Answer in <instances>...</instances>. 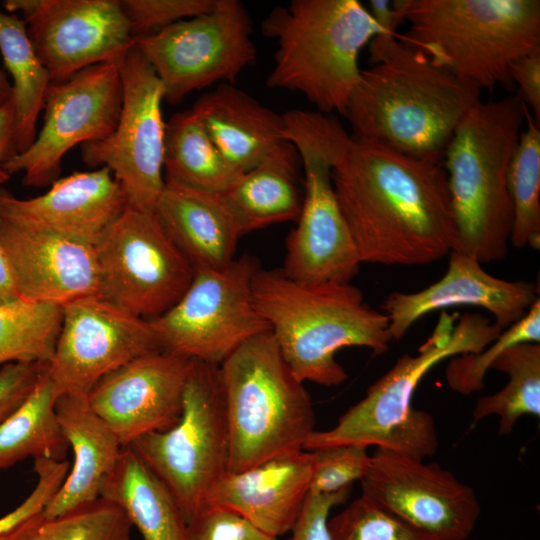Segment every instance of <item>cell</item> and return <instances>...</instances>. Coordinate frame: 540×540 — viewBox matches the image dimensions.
<instances>
[{
  "instance_id": "32",
  "label": "cell",
  "mask_w": 540,
  "mask_h": 540,
  "mask_svg": "<svg viewBox=\"0 0 540 540\" xmlns=\"http://www.w3.org/2000/svg\"><path fill=\"white\" fill-rule=\"evenodd\" d=\"M509 377L506 386L481 397L473 410V424L499 417V435L510 434L524 415L540 416V343L524 342L506 349L492 367Z\"/></svg>"
},
{
  "instance_id": "10",
  "label": "cell",
  "mask_w": 540,
  "mask_h": 540,
  "mask_svg": "<svg viewBox=\"0 0 540 540\" xmlns=\"http://www.w3.org/2000/svg\"><path fill=\"white\" fill-rule=\"evenodd\" d=\"M130 447L161 481L187 524L228 472L229 432L219 365L193 360L177 423Z\"/></svg>"
},
{
  "instance_id": "38",
  "label": "cell",
  "mask_w": 540,
  "mask_h": 540,
  "mask_svg": "<svg viewBox=\"0 0 540 540\" xmlns=\"http://www.w3.org/2000/svg\"><path fill=\"white\" fill-rule=\"evenodd\" d=\"M312 476L310 491L319 494L335 493L351 488L366 474L371 455L367 447L345 444L310 451Z\"/></svg>"
},
{
  "instance_id": "13",
  "label": "cell",
  "mask_w": 540,
  "mask_h": 540,
  "mask_svg": "<svg viewBox=\"0 0 540 540\" xmlns=\"http://www.w3.org/2000/svg\"><path fill=\"white\" fill-rule=\"evenodd\" d=\"M100 295L146 320L176 304L195 270L154 212L126 207L96 245Z\"/></svg>"
},
{
  "instance_id": "1",
  "label": "cell",
  "mask_w": 540,
  "mask_h": 540,
  "mask_svg": "<svg viewBox=\"0 0 540 540\" xmlns=\"http://www.w3.org/2000/svg\"><path fill=\"white\" fill-rule=\"evenodd\" d=\"M332 183L361 263L425 265L454 249L443 159L406 156L351 135Z\"/></svg>"
},
{
  "instance_id": "22",
  "label": "cell",
  "mask_w": 540,
  "mask_h": 540,
  "mask_svg": "<svg viewBox=\"0 0 540 540\" xmlns=\"http://www.w3.org/2000/svg\"><path fill=\"white\" fill-rule=\"evenodd\" d=\"M127 207L111 171L74 172L44 194L19 199L0 190V218L95 246Z\"/></svg>"
},
{
  "instance_id": "28",
  "label": "cell",
  "mask_w": 540,
  "mask_h": 540,
  "mask_svg": "<svg viewBox=\"0 0 540 540\" xmlns=\"http://www.w3.org/2000/svg\"><path fill=\"white\" fill-rule=\"evenodd\" d=\"M100 498L117 505L143 540H188V524L171 494L128 446Z\"/></svg>"
},
{
  "instance_id": "20",
  "label": "cell",
  "mask_w": 540,
  "mask_h": 540,
  "mask_svg": "<svg viewBox=\"0 0 540 540\" xmlns=\"http://www.w3.org/2000/svg\"><path fill=\"white\" fill-rule=\"evenodd\" d=\"M440 280L413 293L392 292L381 311L389 321L392 340L401 339L428 313L453 306H475L489 311L502 330L521 320L539 299L538 285L508 281L486 272L471 255L451 251Z\"/></svg>"
},
{
  "instance_id": "42",
  "label": "cell",
  "mask_w": 540,
  "mask_h": 540,
  "mask_svg": "<svg viewBox=\"0 0 540 540\" xmlns=\"http://www.w3.org/2000/svg\"><path fill=\"white\" fill-rule=\"evenodd\" d=\"M350 491L351 488L329 494L309 492L289 540H331L329 514L348 499Z\"/></svg>"
},
{
  "instance_id": "34",
  "label": "cell",
  "mask_w": 540,
  "mask_h": 540,
  "mask_svg": "<svg viewBox=\"0 0 540 540\" xmlns=\"http://www.w3.org/2000/svg\"><path fill=\"white\" fill-rule=\"evenodd\" d=\"M527 126L520 134L507 171L513 205L510 243L516 248H540V123L525 113Z\"/></svg>"
},
{
  "instance_id": "45",
  "label": "cell",
  "mask_w": 540,
  "mask_h": 540,
  "mask_svg": "<svg viewBox=\"0 0 540 540\" xmlns=\"http://www.w3.org/2000/svg\"><path fill=\"white\" fill-rule=\"evenodd\" d=\"M511 83H516L522 101L528 104L540 123V49L516 59L509 67Z\"/></svg>"
},
{
  "instance_id": "40",
  "label": "cell",
  "mask_w": 540,
  "mask_h": 540,
  "mask_svg": "<svg viewBox=\"0 0 540 540\" xmlns=\"http://www.w3.org/2000/svg\"><path fill=\"white\" fill-rule=\"evenodd\" d=\"M188 540H279L240 514L207 505L188 523Z\"/></svg>"
},
{
  "instance_id": "5",
  "label": "cell",
  "mask_w": 540,
  "mask_h": 540,
  "mask_svg": "<svg viewBox=\"0 0 540 540\" xmlns=\"http://www.w3.org/2000/svg\"><path fill=\"white\" fill-rule=\"evenodd\" d=\"M518 95L479 101L460 121L443 155L456 244L481 264L503 259L513 226L507 171L525 122Z\"/></svg>"
},
{
  "instance_id": "41",
  "label": "cell",
  "mask_w": 540,
  "mask_h": 540,
  "mask_svg": "<svg viewBox=\"0 0 540 540\" xmlns=\"http://www.w3.org/2000/svg\"><path fill=\"white\" fill-rule=\"evenodd\" d=\"M69 468V462L65 459H35L33 469L37 475V482L29 495L15 509L0 517V533L42 512L63 483Z\"/></svg>"
},
{
  "instance_id": "18",
  "label": "cell",
  "mask_w": 540,
  "mask_h": 540,
  "mask_svg": "<svg viewBox=\"0 0 540 540\" xmlns=\"http://www.w3.org/2000/svg\"><path fill=\"white\" fill-rule=\"evenodd\" d=\"M362 496L433 540H466L481 513L472 487L433 463L376 448Z\"/></svg>"
},
{
  "instance_id": "46",
  "label": "cell",
  "mask_w": 540,
  "mask_h": 540,
  "mask_svg": "<svg viewBox=\"0 0 540 540\" xmlns=\"http://www.w3.org/2000/svg\"><path fill=\"white\" fill-rule=\"evenodd\" d=\"M15 114L12 100L0 106V185L10 179L4 163L16 154L14 146Z\"/></svg>"
},
{
  "instance_id": "3",
  "label": "cell",
  "mask_w": 540,
  "mask_h": 540,
  "mask_svg": "<svg viewBox=\"0 0 540 540\" xmlns=\"http://www.w3.org/2000/svg\"><path fill=\"white\" fill-rule=\"evenodd\" d=\"M252 298L285 362L303 383L340 385L348 374L336 360L339 350L358 346L379 355L392 341L387 316L350 283H303L281 268L259 267Z\"/></svg>"
},
{
  "instance_id": "23",
  "label": "cell",
  "mask_w": 540,
  "mask_h": 540,
  "mask_svg": "<svg viewBox=\"0 0 540 540\" xmlns=\"http://www.w3.org/2000/svg\"><path fill=\"white\" fill-rule=\"evenodd\" d=\"M310 451L276 457L239 472H226L208 505L228 508L264 532L281 537L291 532L310 491Z\"/></svg>"
},
{
  "instance_id": "37",
  "label": "cell",
  "mask_w": 540,
  "mask_h": 540,
  "mask_svg": "<svg viewBox=\"0 0 540 540\" xmlns=\"http://www.w3.org/2000/svg\"><path fill=\"white\" fill-rule=\"evenodd\" d=\"M328 530L331 540H433L362 495L328 520Z\"/></svg>"
},
{
  "instance_id": "27",
  "label": "cell",
  "mask_w": 540,
  "mask_h": 540,
  "mask_svg": "<svg viewBox=\"0 0 540 540\" xmlns=\"http://www.w3.org/2000/svg\"><path fill=\"white\" fill-rule=\"evenodd\" d=\"M301 170L296 148L286 141L221 194L242 236L272 224L298 220L303 200Z\"/></svg>"
},
{
  "instance_id": "7",
  "label": "cell",
  "mask_w": 540,
  "mask_h": 540,
  "mask_svg": "<svg viewBox=\"0 0 540 540\" xmlns=\"http://www.w3.org/2000/svg\"><path fill=\"white\" fill-rule=\"evenodd\" d=\"M219 371L229 432L228 472L304 450L315 431L314 406L271 331L239 346Z\"/></svg>"
},
{
  "instance_id": "26",
  "label": "cell",
  "mask_w": 540,
  "mask_h": 540,
  "mask_svg": "<svg viewBox=\"0 0 540 540\" xmlns=\"http://www.w3.org/2000/svg\"><path fill=\"white\" fill-rule=\"evenodd\" d=\"M191 110L224 157L242 173L262 163L286 142L283 114L234 84L221 83L203 94Z\"/></svg>"
},
{
  "instance_id": "36",
  "label": "cell",
  "mask_w": 540,
  "mask_h": 540,
  "mask_svg": "<svg viewBox=\"0 0 540 540\" xmlns=\"http://www.w3.org/2000/svg\"><path fill=\"white\" fill-rule=\"evenodd\" d=\"M540 343V299L515 324L477 353H464L450 358L445 369L448 386L462 395H470L484 388V377L494 361L509 347L524 343Z\"/></svg>"
},
{
  "instance_id": "43",
  "label": "cell",
  "mask_w": 540,
  "mask_h": 540,
  "mask_svg": "<svg viewBox=\"0 0 540 540\" xmlns=\"http://www.w3.org/2000/svg\"><path fill=\"white\" fill-rule=\"evenodd\" d=\"M45 365L13 362L0 367V424L30 395Z\"/></svg>"
},
{
  "instance_id": "12",
  "label": "cell",
  "mask_w": 540,
  "mask_h": 540,
  "mask_svg": "<svg viewBox=\"0 0 540 540\" xmlns=\"http://www.w3.org/2000/svg\"><path fill=\"white\" fill-rule=\"evenodd\" d=\"M251 18L238 0H216L214 8L154 33L134 45L159 78L164 100L176 104L214 83L233 84L257 58Z\"/></svg>"
},
{
  "instance_id": "48",
  "label": "cell",
  "mask_w": 540,
  "mask_h": 540,
  "mask_svg": "<svg viewBox=\"0 0 540 540\" xmlns=\"http://www.w3.org/2000/svg\"><path fill=\"white\" fill-rule=\"evenodd\" d=\"M12 99V84L6 73L0 68V106Z\"/></svg>"
},
{
  "instance_id": "33",
  "label": "cell",
  "mask_w": 540,
  "mask_h": 540,
  "mask_svg": "<svg viewBox=\"0 0 540 540\" xmlns=\"http://www.w3.org/2000/svg\"><path fill=\"white\" fill-rule=\"evenodd\" d=\"M62 325V307L21 298L0 303V366L47 364Z\"/></svg>"
},
{
  "instance_id": "17",
  "label": "cell",
  "mask_w": 540,
  "mask_h": 540,
  "mask_svg": "<svg viewBox=\"0 0 540 540\" xmlns=\"http://www.w3.org/2000/svg\"><path fill=\"white\" fill-rule=\"evenodd\" d=\"M20 12L51 83L100 63H120L134 36L120 0H6Z\"/></svg>"
},
{
  "instance_id": "11",
  "label": "cell",
  "mask_w": 540,
  "mask_h": 540,
  "mask_svg": "<svg viewBox=\"0 0 540 540\" xmlns=\"http://www.w3.org/2000/svg\"><path fill=\"white\" fill-rule=\"evenodd\" d=\"M260 264L243 254L217 270L195 271L185 293L149 320L164 351L220 365L249 339L270 331L252 298Z\"/></svg>"
},
{
  "instance_id": "8",
  "label": "cell",
  "mask_w": 540,
  "mask_h": 540,
  "mask_svg": "<svg viewBox=\"0 0 540 540\" xmlns=\"http://www.w3.org/2000/svg\"><path fill=\"white\" fill-rule=\"evenodd\" d=\"M405 41L479 89L511 84L510 65L540 49L539 0H408Z\"/></svg>"
},
{
  "instance_id": "35",
  "label": "cell",
  "mask_w": 540,
  "mask_h": 540,
  "mask_svg": "<svg viewBox=\"0 0 540 540\" xmlns=\"http://www.w3.org/2000/svg\"><path fill=\"white\" fill-rule=\"evenodd\" d=\"M131 528L117 505L99 498L57 517L37 513L0 533V540H131Z\"/></svg>"
},
{
  "instance_id": "25",
  "label": "cell",
  "mask_w": 540,
  "mask_h": 540,
  "mask_svg": "<svg viewBox=\"0 0 540 540\" xmlns=\"http://www.w3.org/2000/svg\"><path fill=\"white\" fill-rule=\"evenodd\" d=\"M154 214L195 271L222 269L236 258L242 234L221 194L165 182Z\"/></svg>"
},
{
  "instance_id": "15",
  "label": "cell",
  "mask_w": 540,
  "mask_h": 540,
  "mask_svg": "<svg viewBox=\"0 0 540 540\" xmlns=\"http://www.w3.org/2000/svg\"><path fill=\"white\" fill-rule=\"evenodd\" d=\"M122 105L119 63L87 67L47 89L44 121L33 143L9 158L4 169L22 172L27 186L55 182L65 154L77 144L108 137L116 127Z\"/></svg>"
},
{
  "instance_id": "6",
  "label": "cell",
  "mask_w": 540,
  "mask_h": 540,
  "mask_svg": "<svg viewBox=\"0 0 540 540\" xmlns=\"http://www.w3.org/2000/svg\"><path fill=\"white\" fill-rule=\"evenodd\" d=\"M261 29L278 46L266 85L302 94L318 112L341 115L361 77V50L383 35L358 0H292L273 9Z\"/></svg>"
},
{
  "instance_id": "44",
  "label": "cell",
  "mask_w": 540,
  "mask_h": 540,
  "mask_svg": "<svg viewBox=\"0 0 540 540\" xmlns=\"http://www.w3.org/2000/svg\"><path fill=\"white\" fill-rule=\"evenodd\" d=\"M408 0H370L368 2L371 16L381 27L383 35L376 36L370 41L369 63H377L387 47L400 35L397 28L406 20Z\"/></svg>"
},
{
  "instance_id": "31",
  "label": "cell",
  "mask_w": 540,
  "mask_h": 540,
  "mask_svg": "<svg viewBox=\"0 0 540 540\" xmlns=\"http://www.w3.org/2000/svg\"><path fill=\"white\" fill-rule=\"evenodd\" d=\"M58 394L46 373L0 424V471L25 458L64 460L69 448L56 414Z\"/></svg>"
},
{
  "instance_id": "4",
  "label": "cell",
  "mask_w": 540,
  "mask_h": 540,
  "mask_svg": "<svg viewBox=\"0 0 540 540\" xmlns=\"http://www.w3.org/2000/svg\"><path fill=\"white\" fill-rule=\"evenodd\" d=\"M458 316L442 311L418 354L401 356L333 428L315 430L304 450L353 444L374 445L421 460L433 456L439 445L434 419L428 412L412 407L418 384L439 362L459 354L480 352L502 332L491 318L481 314Z\"/></svg>"
},
{
  "instance_id": "9",
  "label": "cell",
  "mask_w": 540,
  "mask_h": 540,
  "mask_svg": "<svg viewBox=\"0 0 540 540\" xmlns=\"http://www.w3.org/2000/svg\"><path fill=\"white\" fill-rule=\"evenodd\" d=\"M283 117L284 138L301 160L303 200L281 270L303 283H350L361 260L334 192L332 167L351 135L331 114L292 109Z\"/></svg>"
},
{
  "instance_id": "14",
  "label": "cell",
  "mask_w": 540,
  "mask_h": 540,
  "mask_svg": "<svg viewBox=\"0 0 540 540\" xmlns=\"http://www.w3.org/2000/svg\"><path fill=\"white\" fill-rule=\"evenodd\" d=\"M119 69L122 105L116 127L105 139L83 144L82 158L89 166L111 171L128 207L154 212L165 187L163 88L135 45Z\"/></svg>"
},
{
  "instance_id": "19",
  "label": "cell",
  "mask_w": 540,
  "mask_h": 540,
  "mask_svg": "<svg viewBox=\"0 0 540 540\" xmlns=\"http://www.w3.org/2000/svg\"><path fill=\"white\" fill-rule=\"evenodd\" d=\"M192 363L164 350L140 356L102 377L88 404L127 447L177 423Z\"/></svg>"
},
{
  "instance_id": "39",
  "label": "cell",
  "mask_w": 540,
  "mask_h": 540,
  "mask_svg": "<svg viewBox=\"0 0 540 540\" xmlns=\"http://www.w3.org/2000/svg\"><path fill=\"white\" fill-rule=\"evenodd\" d=\"M134 37L210 12L216 0H120Z\"/></svg>"
},
{
  "instance_id": "21",
  "label": "cell",
  "mask_w": 540,
  "mask_h": 540,
  "mask_svg": "<svg viewBox=\"0 0 540 540\" xmlns=\"http://www.w3.org/2000/svg\"><path fill=\"white\" fill-rule=\"evenodd\" d=\"M0 246L21 299L62 307L100 295L95 246L1 218Z\"/></svg>"
},
{
  "instance_id": "47",
  "label": "cell",
  "mask_w": 540,
  "mask_h": 540,
  "mask_svg": "<svg viewBox=\"0 0 540 540\" xmlns=\"http://www.w3.org/2000/svg\"><path fill=\"white\" fill-rule=\"evenodd\" d=\"M19 298L14 278L0 246V303H5Z\"/></svg>"
},
{
  "instance_id": "16",
  "label": "cell",
  "mask_w": 540,
  "mask_h": 540,
  "mask_svg": "<svg viewBox=\"0 0 540 540\" xmlns=\"http://www.w3.org/2000/svg\"><path fill=\"white\" fill-rule=\"evenodd\" d=\"M163 350L149 320L100 295L62 306V325L46 373L58 397L86 396L105 375Z\"/></svg>"
},
{
  "instance_id": "29",
  "label": "cell",
  "mask_w": 540,
  "mask_h": 540,
  "mask_svg": "<svg viewBox=\"0 0 540 540\" xmlns=\"http://www.w3.org/2000/svg\"><path fill=\"white\" fill-rule=\"evenodd\" d=\"M166 183L222 194L243 175L215 145L190 109L166 123L163 159Z\"/></svg>"
},
{
  "instance_id": "24",
  "label": "cell",
  "mask_w": 540,
  "mask_h": 540,
  "mask_svg": "<svg viewBox=\"0 0 540 540\" xmlns=\"http://www.w3.org/2000/svg\"><path fill=\"white\" fill-rule=\"evenodd\" d=\"M56 414L72 450L73 462L63 483L42 511L47 517H57L98 500L124 448L90 408L86 396L58 397Z\"/></svg>"
},
{
  "instance_id": "2",
  "label": "cell",
  "mask_w": 540,
  "mask_h": 540,
  "mask_svg": "<svg viewBox=\"0 0 540 540\" xmlns=\"http://www.w3.org/2000/svg\"><path fill=\"white\" fill-rule=\"evenodd\" d=\"M480 94L400 35L377 63L361 70L343 116L358 139L414 158L443 159Z\"/></svg>"
},
{
  "instance_id": "30",
  "label": "cell",
  "mask_w": 540,
  "mask_h": 540,
  "mask_svg": "<svg viewBox=\"0 0 540 540\" xmlns=\"http://www.w3.org/2000/svg\"><path fill=\"white\" fill-rule=\"evenodd\" d=\"M0 53L12 77L14 146L18 154L25 151L36 138L37 119L43 109L51 78L32 46L25 21L17 14L1 9Z\"/></svg>"
}]
</instances>
